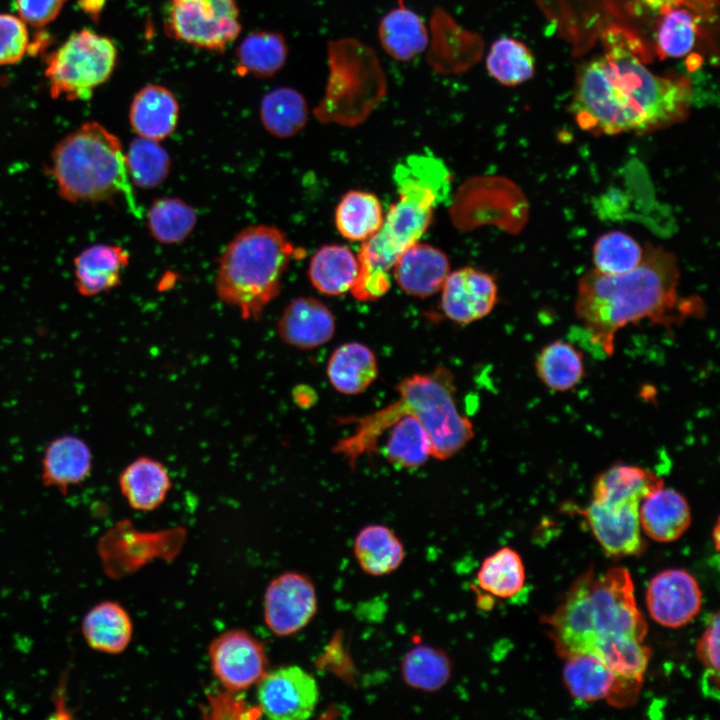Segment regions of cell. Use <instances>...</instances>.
I'll return each mask as SVG.
<instances>
[{
	"label": "cell",
	"mask_w": 720,
	"mask_h": 720,
	"mask_svg": "<svg viewBox=\"0 0 720 720\" xmlns=\"http://www.w3.org/2000/svg\"><path fill=\"white\" fill-rule=\"evenodd\" d=\"M326 374L336 391L356 395L376 380L377 359L374 352L363 343H343L329 357Z\"/></svg>",
	"instance_id": "obj_27"
},
{
	"label": "cell",
	"mask_w": 720,
	"mask_h": 720,
	"mask_svg": "<svg viewBox=\"0 0 720 720\" xmlns=\"http://www.w3.org/2000/svg\"><path fill=\"white\" fill-rule=\"evenodd\" d=\"M478 586L498 598H511L525 583V569L517 551L502 547L487 556L477 572Z\"/></svg>",
	"instance_id": "obj_37"
},
{
	"label": "cell",
	"mask_w": 720,
	"mask_h": 720,
	"mask_svg": "<svg viewBox=\"0 0 720 720\" xmlns=\"http://www.w3.org/2000/svg\"><path fill=\"white\" fill-rule=\"evenodd\" d=\"M128 263L129 254L117 245L96 244L84 249L74 259L77 291L89 297L115 288Z\"/></svg>",
	"instance_id": "obj_23"
},
{
	"label": "cell",
	"mask_w": 720,
	"mask_h": 720,
	"mask_svg": "<svg viewBox=\"0 0 720 720\" xmlns=\"http://www.w3.org/2000/svg\"><path fill=\"white\" fill-rule=\"evenodd\" d=\"M293 397L296 404L301 407H309L316 400L315 392L312 390L311 387H308L306 385L295 387L293 391Z\"/></svg>",
	"instance_id": "obj_47"
},
{
	"label": "cell",
	"mask_w": 720,
	"mask_h": 720,
	"mask_svg": "<svg viewBox=\"0 0 720 720\" xmlns=\"http://www.w3.org/2000/svg\"><path fill=\"white\" fill-rule=\"evenodd\" d=\"M312 580L299 572H286L272 580L264 595V619L278 636H290L306 627L317 612Z\"/></svg>",
	"instance_id": "obj_12"
},
{
	"label": "cell",
	"mask_w": 720,
	"mask_h": 720,
	"mask_svg": "<svg viewBox=\"0 0 720 720\" xmlns=\"http://www.w3.org/2000/svg\"><path fill=\"white\" fill-rule=\"evenodd\" d=\"M696 20L686 10H673L666 14L658 28L657 44L664 56L683 57L694 47Z\"/></svg>",
	"instance_id": "obj_43"
},
{
	"label": "cell",
	"mask_w": 720,
	"mask_h": 720,
	"mask_svg": "<svg viewBox=\"0 0 720 720\" xmlns=\"http://www.w3.org/2000/svg\"><path fill=\"white\" fill-rule=\"evenodd\" d=\"M299 250L274 226L246 227L219 259L215 279L218 297L236 308L243 319H259L280 293L284 274Z\"/></svg>",
	"instance_id": "obj_6"
},
{
	"label": "cell",
	"mask_w": 720,
	"mask_h": 720,
	"mask_svg": "<svg viewBox=\"0 0 720 720\" xmlns=\"http://www.w3.org/2000/svg\"><path fill=\"white\" fill-rule=\"evenodd\" d=\"M319 700V688L312 674L299 666H285L266 674L258 682L262 712L276 720L310 718Z\"/></svg>",
	"instance_id": "obj_11"
},
{
	"label": "cell",
	"mask_w": 720,
	"mask_h": 720,
	"mask_svg": "<svg viewBox=\"0 0 720 720\" xmlns=\"http://www.w3.org/2000/svg\"><path fill=\"white\" fill-rule=\"evenodd\" d=\"M441 308L452 321L468 324L487 316L497 302L493 277L471 267L448 274L441 288Z\"/></svg>",
	"instance_id": "obj_17"
},
{
	"label": "cell",
	"mask_w": 720,
	"mask_h": 720,
	"mask_svg": "<svg viewBox=\"0 0 720 720\" xmlns=\"http://www.w3.org/2000/svg\"><path fill=\"white\" fill-rule=\"evenodd\" d=\"M691 99L686 81L654 74L630 50L612 47L580 69L570 111L594 134L648 133L683 120Z\"/></svg>",
	"instance_id": "obj_2"
},
{
	"label": "cell",
	"mask_w": 720,
	"mask_h": 720,
	"mask_svg": "<svg viewBox=\"0 0 720 720\" xmlns=\"http://www.w3.org/2000/svg\"><path fill=\"white\" fill-rule=\"evenodd\" d=\"M587 654L599 657L618 677L641 682L650 658V650L642 641L624 635L597 641Z\"/></svg>",
	"instance_id": "obj_39"
},
{
	"label": "cell",
	"mask_w": 720,
	"mask_h": 720,
	"mask_svg": "<svg viewBox=\"0 0 720 720\" xmlns=\"http://www.w3.org/2000/svg\"><path fill=\"white\" fill-rule=\"evenodd\" d=\"M128 175L141 188H154L168 176L171 159L158 141L138 137L125 154Z\"/></svg>",
	"instance_id": "obj_41"
},
{
	"label": "cell",
	"mask_w": 720,
	"mask_h": 720,
	"mask_svg": "<svg viewBox=\"0 0 720 720\" xmlns=\"http://www.w3.org/2000/svg\"><path fill=\"white\" fill-rule=\"evenodd\" d=\"M563 659L564 683L570 694L581 701L608 700L621 678L604 661L592 654L574 653Z\"/></svg>",
	"instance_id": "obj_30"
},
{
	"label": "cell",
	"mask_w": 720,
	"mask_h": 720,
	"mask_svg": "<svg viewBox=\"0 0 720 720\" xmlns=\"http://www.w3.org/2000/svg\"><path fill=\"white\" fill-rule=\"evenodd\" d=\"M28 46L27 24L19 16L0 13V66L18 63Z\"/></svg>",
	"instance_id": "obj_45"
},
{
	"label": "cell",
	"mask_w": 720,
	"mask_h": 720,
	"mask_svg": "<svg viewBox=\"0 0 720 720\" xmlns=\"http://www.w3.org/2000/svg\"><path fill=\"white\" fill-rule=\"evenodd\" d=\"M377 35L386 54L407 62L422 54L429 44V29L422 17L403 0L380 19Z\"/></svg>",
	"instance_id": "obj_22"
},
{
	"label": "cell",
	"mask_w": 720,
	"mask_h": 720,
	"mask_svg": "<svg viewBox=\"0 0 720 720\" xmlns=\"http://www.w3.org/2000/svg\"><path fill=\"white\" fill-rule=\"evenodd\" d=\"M557 653H587L599 640L624 635L643 641L646 621L638 610L630 573L615 567L587 570L572 584L556 610L544 617Z\"/></svg>",
	"instance_id": "obj_5"
},
{
	"label": "cell",
	"mask_w": 720,
	"mask_h": 720,
	"mask_svg": "<svg viewBox=\"0 0 720 720\" xmlns=\"http://www.w3.org/2000/svg\"><path fill=\"white\" fill-rule=\"evenodd\" d=\"M452 377L445 369L414 374L396 386L397 399L362 417H350L351 435L339 440L333 452L354 468L359 456L371 453L383 432L391 428L385 455L394 465L415 468L430 456L446 460L473 438L471 421L457 408Z\"/></svg>",
	"instance_id": "obj_1"
},
{
	"label": "cell",
	"mask_w": 720,
	"mask_h": 720,
	"mask_svg": "<svg viewBox=\"0 0 720 720\" xmlns=\"http://www.w3.org/2000/svg\"><path fill=\"white\" fill-rule=\"evenodd\" d=\"M646 604L651 618L660 625L678 628L699 613L702 592L695 578L683 569H667L650 581Z\"/></svg>",
	"instance_id": "obj_15"
},
{
	"label": "cell",
	"mask_w": 720,
	"mask_h": 720,
	"mask_svg": "<svg viewBox=\"0 0 720 720\" xmlns=\"http://www.w3.org/2000/svg\"><path fill=\"white\" fill-rule=\"evenodd\" d=\"M87 645L101 653L119 654L129 645L133 625L126 609L115 601H102L91 607L81 623Z\"/></svg>",
	"instance_id": "obj_26"
},
{
	"label": "cell",
	"mask_w": 720,
	"mask_h": 720,
	"mask_svg": "<svg viewBox=\"0 0 720 720\" xmlns=\"http://www.w3.org/2000/svg\"><path fill=\"white\" fill-rule=\"evenodd\" d=\"M259 114L264 128L271 135L289 138L304 128L308 118V105L298 90L279 87L262 98Z\"/></svg>",
	"instance_id": "obj_35"
},
{
	"label": "cell",
	"mask_w": 720,
	"mask_h": 720,
	"mask_svg": "<svg viewBox=\"0 0 720 720\" xmlns=\"http://www.w3.org/2000/svg\"><path fill=\"white\" fill-rule=\"evenodd\" d=\"M67 0H15L19 17L28 25L42 27L51 23Z\"/></svg>",
	"instance_id": "obj_46"
},
{
	"label": "cell",
	"mask_w": 720,
	"mask_h": 720,
	"mask_svg": "<svg viewBox=\"0 0 720 720\" xmlns=\"http://www.w3.org/2000/svg\"><path fill=\"white\" fill-rule=\"evenodd\" d=\"M678 283L676 257L647 244L641 262L629 272H585L578 281L575 314L591 341L611 356L616 333L630 323L649 319L670 327L703 312L696 299L680 298Z\"/></svg>",
	"instance_id": "obj_3"
},
{
	"label": "cell",
	"mask_w": 720,
	"mask_h": 720,
	"mask_svg": "<svg viewBox=\"0 0 720 720\" xmlns=\"http://www.w3.org/2000/svg\"><path fill=\"white\" fill-rule=\"evenodd\" d=\"M179 105L173 93L164 86L151 84L134 96L129 121L134 132L142 138L160 141L176 128Z\"/></svg>",
	"instance_id": "obj_25"
},
{
	"label": "cell",
	"mask_w": 720,
	"mask_h": 720,
	"mask_svg": "<svg viewBox=\"0 0 720 720\" xmlns=\"http://www.w3.org/2000/svg\"><path fill=\"white\" fill-rule=\"evenodd\" d=\"M328 76L323 97L314 108L322 123L356 126L386 95L387 81L374 50L352 37L330 40Z\"/></svg>",
	"instance_id": "obj_8"
},
{
	"label": "cell",
	"mask_w": 720,
	"mask_h": 720,
	"mask_svg": "<svg viewBox=\"0 0 720 720\" xmlns=\"http://www.w3.org/2000/svg\"><path fill=\"white\" fill-rule=\"evenodd\" d=\"M393 181L398 199L357 256L360 269L350 291L360 301H375L386 294L390 270L427 231L436 208L449 198L452 179L445 163L425 152L400 160L394 167Z\"/></svg>",
	"instance_id": "obj_4"
},
{
	"label": "cell",
	"mask_w": 720,
	"mask_h": 720,
	"mask_svg": "<svg viewBox=\"0 0 720 720\" xmlns=\"http://www.w3.org/2000/svg\"><path fill=\"white\" fill-rule=\"evenodd\" d=\"M288 47L282 34L274 31H255L248 34L236 50L237 71L240 75L271 77L284 65Z\"/></svg>",
	"instance_id": "obj_33"
},
{
	"label": "cell",
	"mask_w": 720,
	"mask_h": 720,
	"mask_svg": "<svg viewBox=\"0 0 720 720\" xmlns=\"http://www.w3.org/2000/svg\"><path fill=\"white\" fill-rule=\"evenodd\" d=\"M335 328L330 309L313 297H297L290 301L277 322L279 338L302 350L326 344L333 338Z\"/></svg>",
	"instance_id": "obj_18"
},
{
	"label": "cell",
	"mask_w": 720,
	"mask_h": 720,
	"mask_svg": "<svg viewBox=\"0 0 720 720\" xmlns=\"http://www.w3.org/2000/svg\"><path fill=\"white\" fill-rule=\"evenodd\" d=\"M641 501L592 498L587 507L575 511L586 519L592 533L608 554L636 555L643 548L639 522Z\"/></svg>",
	"instance_id": "obj_14"
},
{
	"label": "cell",
	"mask_w": 720,
	"mask_h": 720,
	"mask_svg": "<svg viewBox=\"0 0 720 720\" xmlns=\"http://www.w3.org/2000/svg\"><path fill=\"white\" fill-rule=\"evenodd\" d=\"M712 535L715 540V546L718 549L719 548V522L718 521L716 522V525L713 529Z\"/></svg>",
	"instance_id": "obj_48"
},
{
	"label": "cell",
	"mask_w": 720,
	"mask_h": 720,
	"mask_svg": "<svg viewBox=\"0 0 720 720\" xmlns=\"http://www.w3.org/2000/svg\"><path fill=\"white\" fill-rule=\"evenodd\" d=\"M427 61L439 74L467 71L481 54V39L460 26L444 9L436 8L431 17Z\"/></svg>",
	"instance_id": "obj_16"
},
{
	"label": "cell",
	"mask_w": 720,
	"mask_h": 720,
	"mask_svg": "<svg viewBox=\"0 0 720 720\" xmlns=\"http://www.w3.org/2000/svg\"><path fill=\"white\" fill-rule=\"evenodd\" d=\"M383 208L376 195L352 190L343 195L335 210V225L342 237L366 241L381 227Z\"/></svg>",
	"instance_id": "obj_34"
},
{
	"label": "cell",
	"mask_w": 720,
	"mask_h": 720,
	"mask_svg": "<svg viewBox=\"0 0 720 720\" xmlns=\"http://www.w3.org/2000/svg\"><path fill=\"white\" fill-rule=\"evenodd\" d=\"M719 613L711 616L696 644V655L705 668L704 692L708 696L719 695Z\"/></svg>",
	"instance_id": "obj_44"
},
{
	"label": "cell",
	"mask_w": 720,
	"mask_h": 720,
	"mask_svg": "<svg viewBox=\"0 0 720 720\" xmlns=\"http://www.w3.org/2000/svg\"><path fill=\"white\" fill-rule=\"evenodd\" d=\"M400 674L408 687L423 692H436L451 679L452 662L444 650L417 644L403 656Z\"/></svg>",
	"instance_id": "obj_32"
},
{
	"label": "cell",
	"mask_w": 720,
	"mask_h": 720,
	"mask_svg": "<svg viewBox=\"0 0 720 720\" xmlns=\"http://www.w3.org/2000/svg\"><path fill=\"white\" fill-rule=\"evenodd\" d=\"M195 210L178 198H158L151 204L147 223L154 239L175 244L184 241L196 225Z\"/></svg>",
	"instance_id": "obj_40"
},
{
	"label": "cell",
	"mask_w": 720,
	"mask_h": 720,
	"mask_svg": "<svg viewBox=\"0 0 720 720\" xmlns=\"http://www.w3.org/2000/svg\"><path fill=\"white\" fill-rule=\"evenodd\" d=\"M489 75L505 86H517L530 80L535 72V61L528 47L510 37L496 39L485 60Z\"/></svg>",
	"instance_id": "obj_38"
},
{
	"label": "cell",
	"mask_w": 720,
	"mask_h": 720,
	"mask_svg": "<svg viewBox=\"0 0 720 720\" xmlns=\"http://www.w3.org/2000/svg\"><path fill=\"white\" fill-rule=\"evenodd\" d=\"M51 173L62 198L98 203L119 195L133 204L122 144L97 122H87L64 137L51 155Z\"/></svg>",
	"instance_id": "obj_7"
},
{
	"label": "cell",
	"mask_w": 720,
	"mask_h": 720,
	"mask_svg": "<svg viewBox=\"0 0 720 720\" xmlns=\"http://www.w3.org/2000/svg\"><path fill=\"white\" fill-rule=\"evenodd\" d=\"M353 553L360 569L374 577L396 571L405 559L400 538L389 527L370 524L359 530L354 539Z\"/></svg>",
	"instance_id": "obj_28"
},
{
	"label": "cell",
	"mask_w": 720,
	"mask_h": 720,
	"mask_svg": "<svg viewBox=\"0 0 720 720\" xmlns=\"http://www.w3.org/2000/svg\"><path fill=\"white\" fill-rule=\"evenodd\" d=\"M166 31L193 47L223 51L241 31L237 0L173 1Z\"/></svg>",
	"instance_id": "obj_10"
},
{
	"label": "cell",
	"mask_w": 720,
	"mask_h": 720,
	"mask_svg": "<svg viewBox=\"0 0 720 720\" xmlns=\"http://www.w3.org/2000/svg\"><path fill=\"white\" fill-rule=\"evenodd\" d=\"M357 256L346 246L327 244L311 257L308 277L320 293L339 296L351 290L358 277Z\"/></svg>",
	"instance_id": "obj_29"
},
{
	"label": "cell",
	"mask_w": 720,
	"mask_h": 720,
	"mask_svg": "<svg viewBox=\"0 0 720 720\" xmlns=\"http://www.w3.org/2000/svg\"><path fill=\"white\" fill-rule=\"evenodd\" d=\"M118 484L128 505L138 511L158 508L172 487L165 465L149 456H140L126 465Z\"/></svg>",
	"instance_id": "obj_24"
},
{
	"label": "cell",
	"mask_w": 720,
	"mask_h": 720,
	"mask_svg": "<svg viewBox=\"0 0 720 720\" xmlns=\"http://www.w3.org/2000/svg\"><path fill=\"white\" fill-rule=\"evenodd\" d=\"M535 370L541 382L555 392L573 389L585 376L583 353L573 344L554 340L539 351Z\"/></svg>",
	"instance_id": "obj_31"
},
{
	"label": "cell",
	"mask_w": 720,
	"mask_h": 720,
	"mask_svg": "<svg viewBox=\"0 0 720 720\" xmlns=\"http://www.w3.org/2000/svg\"><path fill=\"white\" fill-rule=\"evenodd\" d=\"M644 248L630 235L621 231L602 234L593 245L595 270L607 275H619L636 268Z\"/></svg>",
	"instance_id": "obj_42"
},
{
	"label": "cell",
	"mask_w": 720,
	"mask_h": 720,
	"mask_svg": "<svg viewBox=\"0 0 720 720\" xmlns=\"http://www.w3.org/2000/svg\"><path fill=\"white\" fill-rule=\"evenodd\" d=\"M664 485L652 471L630 464H615L601 472L592 484L595 499H639Z\"/></svg>",
	"instance_id": "obj_36"
},
{
	"label": "cell",
	"mask_w": 720,
	"mask_h": 720,
	"mask_svg": "<svg viewBox=\"0 0 720 720\" xmlns=\"http://www.w3.org/2000/svg\"><path fill=\"white\" fill-rule=\"evenodd\" d=\"M41 462L43 484L63 494L87 480L93 465L88 444L78 436L70 434L50 441Z\"/></svg>",
	"instance_id": "obj_20"
},
{
	"label": "cell",
	"mask_w": 720,
	"mask_h": 720,
	"mask_svg": "<svg viewBox=\"0 0 720 720\" xmlns=\"http://www.w3.org/2000/svg\"><path fill=\"white\" fill-rule=\"evenodd\" d=\"M393 271L397 284L405 293L426 298L441 290L450 273V264L442 250L417 242L400 255Z\"/></svg>",
	"instance_id": "obj_19"
},
{
	"label": "cell",
	"mask_w": 720,
	"mask_h": 720,
	"mask_svg": "<svg viewBox=\"0 0 720 720\" xmlns=\"http://www.w3.org/2000/svg\"><path fill=\"white\" fill-rule=\"evenodd\" d=\"M211 668L230 691H241L258 683L267 672V657L261 642L241 630L219 635L209 647Z\"/></svg>",
	"instance_id": "obj_13"
},
{
	"label": "cell",
	"mask_w": 720,
	"mask_h": 720,
	"mask_svg": "<svg viewBox=\"0 0 720 720\" xmlns=\"http://www.w3.org/2000/svg\"><path fill=\"white\" fill-rule=\"evenodd\" d=\"M113 41L89 29L73 33L51 55L45 68L53 98L87 100L112 75L117 62Z\"/></svg>",
	"instance_id": "obj_9"
},
{
	"label": "cell",
	"mask_w": 720,
	"mask_h": 720,
	"mask_svg": "<svg viewBox=\"0 0 720 720\" xmlns=\"http://www.w3.org/2000/svg\"><path fill=\"white\" fill-rule=\"evenodd\" d=\"M639 522L651 539L672 542L680 538L690 526V506L682 494L663 485L642 499Z\"/></svg>",
	"instance_id": "obj_21"
},
{
	"label": "cell",
	"mask_w": 720,
	"mask_h": 720,
	"mask_svg": "<svg viewBox=\"0 0 720 720\" xmlns=\"http://www.w3.org/2000/svg\"><path fill=\"white\" fill-rule=\"evenodd\" d=\"M173 1H178V0H173Z\"/></svg>",
	"instance_id": "obj_49"
}]
</instances>
